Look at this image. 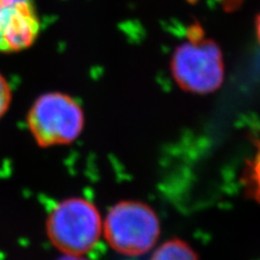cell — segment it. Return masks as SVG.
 Wrapping results in <instances>:
<instances>
[{
    "label": "cell",
    "mask_w": 260,
    "mask_h": 260,
    "mask_svg": "<svg viewBox=\"0 0 260 260\" xmlns=\"http://www.w3.org/2000/svg\"><path fill=\"white\" fill-rule=\"evenodd\" d=\"M170 70L182 90L195 94L211 93L224 80L222 51L213 39L206 37L200 24H192L185 40L175 49Z\"/></svg>",
    "instance_id": "6da1fadb"
},
{
    "label": "cell",
    "mask_w": 260,
    "mask_h": 260,
    "mask_svg": "<svg viewBox=\"0 0 260 260\" xmlns=\"http://www.w3.org/2000/svg\"><path fill=\"white\" fill-rule=\"evenodd\" d=\"M46 228L52 245L63 254L84 256L99 242L102 221L91 202L74 198L62 201L52 209Z\"/></svg>",
    "instance_id": "7a4b0ae2"
},
{
    "label": "cell",
    "mask_w": 260,
    "mask_h": 260,
    "mask_svg": "<svg viewBox=\"0 0 260 260\" xmlns=\"http://www.w3.org/2000/svg\"><path fill=\"white\" fill-rule=\"evenodd\" d=\"M103 230L114 250L134 257L154 247L160 234V222L149 205L138 201H121L109 210Z\"/></svg>",
    "instance_id": "3957f363"
},
{
    "label": "cell",
    "mask_w": 260,
    "mask_h": 260,
    "mask_svg": "<svg viewBox=\"0 0 260 260\" xmlns=\"http://www.w3.org/2000/svg\"><path fill=\"white\" fill-rule=\"evenodd\" d=\"M84 111L74 98L62 92H49L35 100L27 114V126L42 148L74 142L83 133Z\"/></svg>",
    "instance_id": "277c9868"
},
{
    "label": "cell",
    "mask_w": 260,
    "mask_h": 260,
    "mask_svg": "<svg viewBox=\"0 0 260 260\" xmlns=\"http://www.w3.org/2000/svg\"><path fill=\"white\" fill-rule=\"evenodd\" d=\"M40 27L35 0H0V52L26 50L35 44Z\"/></svg>",
    "instance_id": "5b68a950"
},
{
    "label": "cell",
    "mask_w": 260,
    "mask_h": 260,
    "mask_svg": "<svg viewBox=\"0 0 260 260\" xmlns=\"http://www.w3.org/2000/svg\"><path fill=\"white\" fill-rule=\"evenodd\" d=\"M150 260H200L199 256L188 243L172 239L159 245Z\"/></svg>",
    "instance_id": "8992f818"
},
{
    "label": "cell",
    "mask_w": 260,
    "mask_h": 260,
    "mask_svg": "<svg viewBox=\"0 0 260 260\" xmlns=\"http://www.w3.org/2000/svg\"><path fill=\"white\" fill-rule=\"evenodd\" d=\"M244 181L251 198L260 204V141L257 144L254 157L246 166Z\"/></svg>",
    "instance_id": "52a82bcc"
},
{
    "label": "cell",
    "mask_w": 260,
    "mask_h": 260,
    "mask_svg": "<svg viewBox=\"0 0 260 260\" xmlns=\"http://www.w3.org/2000/svg\"><path fill=\"white\" fill-rule=\"evenodd\" d=\"M12 100V90L10 84L8 83L6 77L0 73V119L10 108Z\"/></svg>",
    "instance_id": "ba28073f"
},
{
    "label": "cell",
    "mask_w": 260,
    "mask_h": 260,
    "mask_svg": "<svg viewBox=\"0 0 260 260\" xmlns=\"http://www.w3.org/2000/svg\"><path fill=\"white\" fill-rule=\"evenodd\" d=\"M58 260H88L84 256H77V255H67L64 254L61 258Z\"/></svg>",
    "instance_id": "9c48e42d"
},
{
    "label": "cell",
    "mask_w": 260,
    "mask_h": 260,
    "mask_svg": "<svg viewBox=\"0 0 260 260\" xmlns=\"http://www.w3.org/2000/svg\"><path fill=\"white\" fill-rule=\"evenodd\" d=\"M256 32H257V37L260 42V14L258 15V18L256 20Z\"/></svg>",
    "instance_id": "30bf717a"
}]
</instances>
